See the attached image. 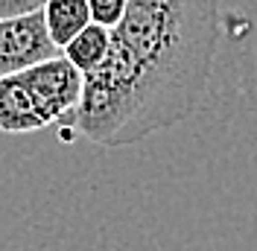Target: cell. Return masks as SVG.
I'll return each mask as SVG.
<instances>
[{
    "instance_id": "277c9868",
    "label": "cell",
    "mask_w": 257,
    "mask_h": 251,
    "mask_svg": "<svg viewBox=\"0 0 257 251\" xmlns=\"http://www.w3.org/2000/svg\"><path fill=\"white\" fill-rule=\"evenodd\" d=\"M41 18L53 47L62 53L85 27H91V15H88V3L85 0H47L41 6Z\"/></svg>"
},
{
    "instance_id": "52a82bcc",
    "label": "cell",
    "mask_w": 257,
    "mask_h": 251,
    "mask_svg": "<svg viewBox=\"0 0 257 251\" xmlns=\"http://www.w3.org/2000/svg\"><path fill=\"white\" fill-rule=\"evenodd\" d=\"M44 3H47V0H0V21L41 12V6H44Z\"/></svg>"
},
{
    "instance_id": "7a4b0ae2",
    "label": "cell",
    "mask_w": 257,
    "mask_h": 251,
    "mask_svg": "<svg viewBox=\"0 0 257 251\" xmlns=\"http://www.w3.org/2000/svg\"><path fill=\"white\" fill-rule=\"evenodd\" d=\"M82 85V73H76L62 56L15 76H0V132L27 135L59 123L73 126Z\"/></svg>"
},
{
    "instance_id": "6da1fadb",
    "label": "cell",
    "mask_w": 257,
    "mask_h": 251,
    "mask_svg": "<svg viewBox=\"0 0 257 251\" xmlns=\"http://www.w3.org/2000/svg\"><path fill=\"white\" fill-rule=\"evenodd\" d=\"M219 6L222 0H128L105 64L85 76L73 132L114 149L187 120L213 73Z\"/></svg>"
},
{
    "instance_id": "3957f363",
    "label": "cell",
    "mask_w": 257,
    "mask_h": 251,
    "mask_svg": "<svg viewBox=\"0 0 257 251\" xmlns=\"http://www.w3.org/2000/svg\"><path fill=\"white\" fill-rule=\"evenodd\" d=\"M62 56L53 47L41 12L0 21V76H15Z\"/></svg>"
},
{
    "instance_id": "8992f818",
    "label": "cell",
    "mask_w": 257,
    "mask_h": 251,
    "mask_svg": "<svg viewBox=\"0 0 257 251\" xmlns=\"http://www.w3.org/2000/svg\"><path fill=\"white\" fill-rule=\"evenodd\" d=\"M88 3V15H91V24L102 27V30L111 32L123 15H126V6L128 0H85Z\"/></svg>"
},
{
    "instance_id": "5b68a950",
    "label": "cell",
    "mask_w": 257,
    "mask_h": 251,
    "mask_svg": "<svg viewBox=\"0 0 257 251\" xmlns=\"http://www.w3.org/2000/svg\"><path fill=\"white\" fill-rule=\"evenodd\" d=\"M108 47H111V32L102 30V27H96V24H91V27H85V30L62 50V59L70 64L76 73H82V79H85V76H91V73H96V70L105 64Z\"/></svg>"
}]
</instances>
